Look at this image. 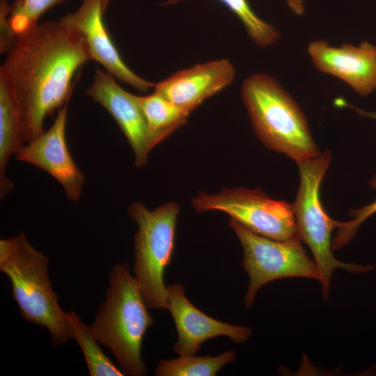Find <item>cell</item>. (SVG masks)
<instances>
[{
    "mask_svg": "<svg viewBox=\"0 0 376 376\" xmlns=\"http://www.w3.org/2000/svg\"><path fill=\"white\" fill-rule=\"evenodd\" d=\"M66 320L70 338L79 344L91 376L125 375L102 350L90 326L72 311L66 313Z\"/></svg>",
    "mask_w": 376,
    "mask_h": 376,
    "instance_id": "obj_17",
    "label": "cell"
},
{
    "mask_svg": "<svg viewBox=\"0 0 376 376\" xmlns=\"http://www.w3.org/2000/svg\"><path fill=\"white\" fill-rule=\"evenodd\" d=\"M64 0H15L10 3L7 23L11 34L16 38L38 24L47 10Z\"/></svg>",
    "mask_w": 376,
    "mask_h": 376,
    "instance_id": "obj_20",
    "label": "cell"
},
{
    "mask_svg": "<svg viewBox=\"0 0 376 376\" xmlns=\"http://www.w3.org/2000/svg\"><path fill=\"white\" fill-rule=\"evenodd\" d=\"M235 76L230 61L214 60L175 72L155 84L154 91L191 113L206 99L230 85Z\"/></svg>",
    "mask_w": 376,
    "mask_h": 376,
    "instance_id": "obj_14",
    "label": "cell"
},
{
    "mask_svg": "<svg viewBox=\"0 0 376 376\" xmlns=\"http://www.w3.org/2000/svg\"><path fill=\"white\" fill-rule=\"evenodd\" d=\"M289 8L297 15L304 13V5L302 0H285Z\"/></svg>",
    "mask_w": 376,
    "mask_h": 376,
    "instance_id": "obj_23",
    "label": "cell"
},
{
    "mask_svg": "<svg viewBox=\"0 0 376 376\" xmlns=\"http://www.w3.org/2000/svg\"><path fill=\"white\" fill-rule=\"evenodd\" d=\"M228 224L241 243L242 267L249 279L243 299L246 308L253 304L258 290L271 281L289 277L320 281L315 263L308 256L298 234L279 241L257 234L232 219Z\"/></svg>",
    "mask_w": 376,
    "mask_h": 376,
    "instance_id": "obj_7",
    "label": "cell"
},
{
    "mask_svg": "<svg viewBox=\"0 0 376 376\" xmlns=\"http://www.w3.org/2000/svg\"><path fill=\"white\" fill-rule=\"evenodd\" d=\"M109 1L110 0H103V6H104V11L106 10V9L109 6Z\"/></svg>",
    "mask_w": 376,
    "mask_h": 376,
    "instance_id": "obj_25",
    "label": "cell"
},
{
    "mask_svg": "<svg viewBox=\"0 0 376 376\" xmlns=\"http://www.w3.org/2000/svg\"><path fill=\"white\" fill-rule=\"evenodd\" d=\"M183 0H167L164 5H172ZM229 8L244 24L249 36L260 47L272 45L280 37L279 32L260 19L251 9L247 0H219Z\"/></svg>",
    "mask_w": 376,
    "mask_h": 376,
    "instance_id": "obj_19",
    "label": "cell"
},
{
    "mask_svg": "<svg viewBox=\"0 0 376 376\" xmlns=\"http://www.w3.org/2000/svg\"><path fill=\"white\" fill-rule=\"evenodd\" d=\"M10 3L8 0H1L0 2V24H1V39L0 50L1 54H6L9 50L16 38L10 33L7 23V16L8 13Z\"/></svg>",
    "mask_w": 376,
    "mask_h": 376,
    "instance_id": "obj_22",
    "label": "cell"
},
{
    "mask_svg": "<svg viewBox=\"0 0 376 376\" xmlns=\"http://www.w3.org/2000/svg\"><path fill=\"white\" fill-rule=\"evenodd\" d=\"M236 352L229 350L217 357L180 356L162 360L155 370L157 376H214L225 365L236 360Z\"/></svg>",
    "mask_w": 376,
    "mask_h": 376,
    "instance_id": "obj_18",
    "label": "cell"
},
{
    "mask_svg": "<svg viewBox=\"0 0 376 376\" xmlns=\"http://www.w3.org/2000/svg\"><path fill=\"white\" fill-rule=\"evenodd\" d=\"M241 96L255 132L267 148L297 163L321 154L302 111L272 77L250 75L242 82Z\"/></svg>",
    "mask_w": 376,
    "mask_h": 376,
    "instance_id": "obj_3",
    "label": "cell"
},
{
    "mask_svg": "<svg viewBox=\"0 0 376 376\" xmlns=\"http://www.w3.org/2000/svg\"><path fill=\"white\" fill-rule=\"evenodd\" d=\"M86 93L102 106L117 123L134 152L136 166H144L150 151L157 143L149 129L137 95L124 90L111 74L100 68H97Z\"/></svg>",
    "mask_w": 376,
    "mask_h": 376,
    "instance_id": "obj_9",
    "label": "cell"
},
{
    "mask_svg": "<svg viewBox=\"0 0 376 376\" xmlns=\"http://www.w3.org/2000/svg\"><path fill=\"white\" fill-rule=\"evenodd\" d=\"M370 186L376 191V175L370 181ZM376 213L375 200L361 208L350 211L353 219L349 221H337V233L332 241V249L336 250L350 241L357 233L359 226L370 216Z\"/></svg>",
    "mask_w": 376,
    "mask_h": 376,
    "instance_id": "obj_21",
    "label": "cell"
},
{
    "mask_svg": "<svg viewBox=\"0 0 376 376\" xmlns=\"http://www.w3.org/2000/svg\"><path fill=\"white\" fill-rule=\"evenodd\" d=\"M340 106H343V107L345 106L347 107L352 108V109H353L354 110H355L357 112H358L359 114H361L362 116H367V117H370V118L376 119V111H365L363 110L355 108L354 107H353L352 105H351L348 102H345V100H343L340 102Z\"/></svg>",
    "mask_w": 376,
    "mask_h": 376,
    "instance_id": "obj_24",
    "label": "cell"
},
{
    "mask_svg": "<svg viewBox=\"0 0 376 376\" xmlns=\"http://www.w3.org/2000/svg\"><path fill=\"white\" fill-rule=\"evenodd\" d=\"M109 284L106 300L89 326L97 341L110 350L124 375H145L141 345L153 319L127 263L113 267Z\"/></svg>",
    "mask_w": 376,
    "mask_h": 376,
    "instance_id": "obj_2",
    "label": "cell"
},
{
    "mask_svg": "<svg viewBox=\"0 0 376 376\" xmlns=\"http://www.w3.org/2000/svg\"><path fill=\"white\" fill-rule=\"evenodd\" d=\"M308 53L316 68L347 84L361 95L376 90V47L368 41L339 47L326 41L311 42Z\"/></svg>",
    "mask_w": 376,
    "mask_h": 376,
    "instance_id": "obj_13",
    "label": "cell"
},
{
    "mask_svg": "<svg viewBox=\"0 0 376 376\" xmlns=\"http://www.w3.org/2000/svg\"><path fill=\"white\" fill-rule=\"evenodd\" d=\"M68 102L58 111L53 125L16 154L18 161L40 168L63 187L67 198L74 202L81 196L85 176L74 162L65 137Z\"/></svg>",
    "mask_w": 376,
    "mask_h": 376,
    "instance_id": "obj_10",
    "label": "cell"
},
{
    "mask_svg": "<svg viewBox=\"0 0 376 376\" xmlns=\"http://www.w3.org/2000/svg\"><path fill=\"white\" fill-rule=\"evenodd\" d=\"M48 263V258L29 242L22 232L0 240V269L9 279L22 317L45 327L52 345L59 346L70 336L66 313L61 310L52 288Z\"/></svg>",
    "mask_w": 376,
    "mask_h": 376,
    "instance_id": "obj_4",
    "label": "cell"
},
{
    "mask_svg": "<svg viewBox=\"0 0 376 376\" xmlns=\"http://www.w3.org/2000/svg\"><path fill=\"white\" fill-rule=\"evenodd\" d=\"M137 97L157 144L182 126L190 113L155 91Z\"/></svg>",
    "mask_w": 376,
    "mask_h": 376,
    "instance_id": "obj_16",
    "label": "cell"
},
{
    "mask_svg": "<svg viewBox=\"0 0 376 376\" xmlns=\"http://www.w3.org/2000/svg\"><path fill=\"white\" fill-rule=\"evenodd\" d=\"M167 308L175 322L178 341L173 351L180 356L192 355L202 343L210 338L228 336L235 343L248 340L251 329L219 321L208 316L187 298L184 287L178 283L167 286Z\"/></svg>",
    "mask_w": 376,
    "mask_h": 376,
    "instance_id": "obj_12",
    "label": "cell"
},
{
    "mask_svg": "<svg viewBox=\"0 0 376 376\" xmlns=\"http://www.w3.org/2000/svg\"><path fill=\"white\" fill-rule=\"evenodd\" d=\"M0 68L22 113L26 143L44 132L47 116L69 102L78 75L91 61L81 36L60 19L16 37Z\"/></svg>",
    "mask_w": 376,
    "mask_h": 376,
    "instance_id": "obj_1",
    "label": "cell"
},
{
    "mask_svg": "<svg viewBox=\"0 0 376 376\" xmlns=\"http://www.w3.org/2000/svg\"><path fill=\"white\" fill-rule=\"evenodd\" d=\"M331 159L330 151L326 150L315 157L297 162L300 184L292 206L297 234L313 253L325 301L329 298L330 281L335 269L354 274L372 269L370 266L343 263L332 253L331 234L337 228V221L327 214L320 198V184Z\"/></svg>",
    "mask_w": 376,
    "mask_h": 376,
    "instance_id": "obj_5",
    "label": "cell"
},
{
    "mask_svg": "<svg viewBox=\"0 0 376 376\" xmlns=\"http://www.w3.org/2000/svg\"><path fill=\"white\" fill-rule=\"evenodd\" d=\"M192 207L197 213L225 212L251 231L273 240L284 241L297 235L292 205L269 198L260 189L200 191L192 199Z\"/></svg>",
    "mask_w": 376,
    "mask_h": 376,
    "instance_id": "obj_8",
    "label": "cell"
},
{
    "mask_svg": "<svg viewBox=\"0 0 376 376\" xmlns=\"http://www.w3.org/2000/svg\"><path fill=\"white\" fill-rule=\"evenodd\" d=\"M127 212L138 226L134 237V278L148 308L166 309L168 292L164 274L174 249L180 207L169 202L150 210L143 203L134 202Z\"/></svg>",
    "mask_w": 376,
    "mask_h": 376,
    "instance_id": "obj_6",
    "label": "cell"
},
{
    "mask_svg": "<svg viewBox=\"0 0 376 376\" xmlns=\"http://www.w3.org/2000/svg\"><path fill=\"white\" fill-rule=\"evenodd\" d=\"M26 143L24 120L18 100L6 79L0 75V195L3 198L13 182L6 175L10 157Z\"/></svg>",
    "mask_w": 376,
    "mask_h": 376,
    "instance_id": "obj_15",
    "label": "cell"
},
{
    "mask_svg": "<svg viewBox=\"0 0 376 376\" xmlns=\"http://www.w3.org/2000/svg\"><path fill=\"white\" fill-rule=\"evenodd\" d=\"M104 13L103 0H84L75 12L60 20L81 36L91 59L101 64L118 80L142 92L154 88L155 84L134 73L122 59L104 25Z\"/></svg>",
    "mask_w": 376,
    "mask_h": 376,
    "instance_id": "obj_11",
    "label": "cell"
}]
</instances>
